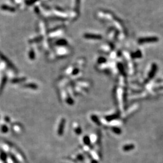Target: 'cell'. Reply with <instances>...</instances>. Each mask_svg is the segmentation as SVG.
Here are the masks:
<instances>
[{"mask_svg": "<svg viewBox=\"0 0 163 163\" xmlns=\"http://www.w3.org/2000/svg\"><path fill=\"white\" fill-rule=\"evenodd\" d=\"M158 40V39L157 37H147L139 39L138 42L140 44L143 43H149V42H155Z\"/></svg>", "mask_w": 163, "mask_h": 163, "instance_id": "6da1fadb", "label": "cell"}, {"mask_svg": "<svg viewBox=\"0 0 163 163\" xmlns=\"http://www.w3.org/2000/svg\"><path fill=\"white\" fill-rule=\"evenodd\" d=\"M86 39H97V40H99V39H101L102 38V36L99 35H94V34H85L84 35Z\"/></svg>", "mask_w": 163, "mask_h": 163, "instance_id": "7a4b0ae2", "label": "cell"}, {"mask_svg": "<svg viewBox=\"0 0 163 163\" xmlns=\"http://www.w3.org/2000/svg\"><path fill=\"white\" fill-rule=\"evenodd\" d=\"M157 69V65H153L152 67L151 70H150V71L149 72V77H150V78L152 77L155 74V73H156Z\"/></svg>", "mask_w": 163, "mask_h": 163, "instance_id": "3957f363", "label": "cell"}, {"mask_svg": "<svg viewBox=\"0 0 163 163\" xmlns=\"http://www.w3.org/2000/svg\"><path fill=\"white\" fill-rule=\"evenodd\" d=\"M134 148H135L134 145L132 144H126V145H125V146H123V150H124V151L128 152V151H130V150H133Z\"/></svg>", "mask_w": 163, "mask_h": 163, "instance_id": "277c9868", "label": "cell"}, {"mask_svg": "<svg viewBox=\"0 0 163 163\" xmlns=\"http://www.w3.org/2000/svg\"><path fill=\"white\" fill-rule=\"evenodd\" d=\"M116 36V31L115 30H112L108 33V38L110 40H113Z\"/></svg>", "mask_w": 163, "mask_h": 163, "instance_id": "5b68a950", "label": "cell"}, {"mask_svg": "<svg viewBox=\"0 0 163 163\" xmlns=\"http://www.w3.org/2000/svg\"><path fill=\"white\" fill-rule=\"evenodd\" d=\"M65 120H64V119H63V120H62L61 123H60V128H59V133L60 135H61L62 133L63 130H64V125H65Z\"/></svg>", "mask_w": 163, "mask_h": 163, "instance_id": "8992f818", "label": "cell"}, {"mask_svg": "<svg viewBox=\"0 0 163 163\" xmlns=\"http://www.w3.org/2000/svg\"><path fill=\"white\" fill-rule=\"evenodd\" d=\"M133 58H140L141 57V52L140 51H137L132 54Z\"/></svg>", "mask_w": 163, "mask_h": 163, "instance_id": "52a82bcc", "label": "cell"}, {"mask_svg": "<svg viewBox=\"0 0 163 163\" xmlns=\"http://www.w3.org/2000/svg\"><path fill=\"white\" fill-rule=\"evenodd\" d=\"M101 48H102V51H104V52H109V51L111 50H110L111 48H110V47L108 45H105L102 46Z\"/></svg>", "mask_w": 163, "mask_h": 163, "instance_id": "ba28073f", "label": "cell"}, {"mask_svg": "<svg viewBox=\"0 0 163 163\" xmlns=\"http://www.w3.org/2000/svg\"><path fill=\"white\" fill-rule=\"evenodd\" d=\"M91 119L93 120V121H94V123H95L96 124H100V121H99V118H98L97 116H95V115H92Z\"/></svg>", "mask_w": 163, "mask_h": 163, "instance_id": "9c48e42d", "label": "cell"}, {"mask_svg": "<svg viewBox=\"0 0 163 163\" xmlns=\"http://www.w3.org/2000/svg\"><path fill=\"white\" fill-rule=\"evenodd\" d=\"M112 130L114 132V133H116V134H120L121 132V130L120 128H115H115H112Z\"/></svg>", "mask_w": 163, "mask_h": 163, "instance_id": "30bf717a", "label": "cell"}, {"mask_svg": "<svg viewBox=\"0 0 163 163\" xmlns=\"http://www.w3.org/2000/svg\"><path fill=\"white\" fill-rule=\"evenodd\" d=\"M84 142L86 145H89L90 143V139L88 136H85L84 138Z\"/></svg>", "mask_w": 163, "mask_h": 163, "instance_id": "8fae6325", "label": "cell"}, {"mask_svg": "<svg viewBox=\"0 0 163 163\" xmlns=\"http://www.w3.org/2000/svg\"><path fill=\"white\" fill-rule=\"evenodd\" d=\"M67 42L65 40H64V39H61L60 40H59V41H58V42H56V44L58 45H65L67 44Z\"/></svg>", "mask_w": 163, "mask_h": 163, "instance_id": "7c38bea8", "label": "cell"}, {"mask_svg": "<svg viewBox=\"0 0 163 163\" xmlns=\"http://www.w3.org/2000/svg\"><path fill=\"white\" fill-rule=\"evenodd\" d=\"M117 118V115H111V116H108L106 117V119L108 120V121H111V120H114Z\"/></svg>", "mask_w": 163, "mask_h": 163, "instance_id": "4fadbf2b", "label": "cell"}, {"mask_svg": "<svg viewBox=\"0 0 163 163\" xmlns=\"http://www.w3.org/2000/svg\"><path fill=\"white\" fill-rule=\"evenodd\" d=\"M106 62V59L104 58H99V62L100 63V64H103V63L105 62Z\"/></svg>", "mask_w": 163, "mask_h": 163, "instance_id": "5bb4252c", "label": "cell"}, {"mask_svg": "<svg viewBox=\"0 0 163 163\" xmlns=\"http://www.w3.org/2000/svg\"><path fill=\"white\" fill-rule=\"evenodd\" d=\"M79 4L80 0H76V1H75V5H76V9H79Z\"/></svg>", "mask_w": 163, "mask_h": 163, "instance_id": "9a60e30c", "label": "cell"}, {"mask_svg": "<svg viewBox=\"0 0 163 163\" xmlns=\"http://www.w3.org/2000/svg\"><path fill=\"white\" fill-rule=\"evenodd\" d=\"M81 132H82V130H81L80 128H77V129L76 130V133H77V134H80Z\"/></svg>", "mask_w": 163, "mask_h": 163, "instance_id": "2e32d148", "label": "cell"}]
</instances>
